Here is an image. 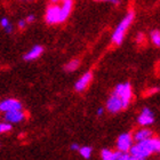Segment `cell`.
Masks as SVG:
<instances>
[{
  "label": "cell",
  "instance_id": "3",
  "mask_svg": "<svg viewBox=\"0 0 160 160\" xmlns=\"http://www.w3.org/2000/svg\"><path fill=\"white\" fill-rule=\"evenodd\" d=\"M113 93L120 97V100L122 102V108L126 109L129 105L130 100H132V87H130V83L129 82L119 83L114 88Z\"/></svg>",
  "mask_w": 160,
  "mask_h": 160
},
{
  "label": "cell",
  "instance_id": "15",
  "mask_svg": "<svg viewBox=\"0 0 160 160\" xmlns=\"http://www.w3.org/2000/svg\"><path fill=\"white\" fill-rule=\"evenodd\" d=\"M92 148L90 147H82V148H79V151H80V154L82 156L83 158H86V159H89L90 156H92Z\"/></svg>",
  "mask_w": 160,
  "mask_h": 160
},
{
  "label": "cell",
  "instance_id": "6",
  "mask_svg": "<svg viewBox=\"0 0 160 160\" xmlns=\"http://www.w3.org/2000/svg\"><path fill=\"white\" fill-rule=\"evenodd\" d=\"M133 144V137L129 133H125L121 134L119 137H118V142H117V149L119 151H123V152H128L129 148L132 147Z\"/></svg>",
  "mask_w": 160,
  "mask_h": 160
},
{
  "label": "cell",
  "instance_id": "2",
  "mask_svg": "<svg viewBox=\"0 0 160 160\" xmlns=\"http://www.w3.org/2000/svg\"><path fill=\"white\" fill-rule=\"evenodd\" d=\"M133 20H134V13L130 12V13H128V15L120 22L119 25L117 27L113 36H112V42L118 45V46L121 45V42H122V40H123V37H125V33H126L127 29L129 28V25L132 24Z\"/></svg>",
  "mask_w": 160,
  "mask_h": 160
},
{
  "label": "cell",
  "instance_id": "14",
  "mask_svg": "<svg viewBox=\"0 0 160 160\" xmlns=\"http://www.w3.org/2000/svg\"><path fill=\"white\" fill-rule=\"evenodd\" d=\"M79 64H80L79 60H72V61H70V62H69L65 67H64V69H65V71H69V72H71V71H74L76 69H78Z\"/></svg>",
  "mask_w": 160,
  "mask_h": 160
},
{
  "label": "cell",
  "instance_id": "13",
  "mask_svg": "<svg viewBox=\"0 0 160 160\" xmlns=\"http://www.w3.org/2000/svg\"><path fill=\"white\" fill-rule=\"evenodd\" d=\"M153 136V133L151 132L150 129H148V128H143V129H140L138 132L135 133L134 135V140L138 142V141H143V140H147V138H150V137Z\"/></svg>",
  "mask_w": 160,
  "mask_h": 160
},
{
  "label": "cell",
  "instance_id": "16",
  "mask_svg": "<svg viewBox=\"0 0 160 160\" xmlns=\"http://www.w3.org/2000/svg\"><path fill=\"white\" fill-rule=\"evenodd\" d=\"M151 39L153 41V43L156 45L157 47L160 46V32L159 30H154L152 31V33H151Z\"/></svg>",
  "mask_w": 160,
  "mask_h": 160
},
{
  "label": "cell",
  "instance_id": "1",
  "mask_svg": "<svg viewBox=\"0 0 160 160\" xmlns=\"http://www.w3.org/2000/svg\"><path fill=\"white\" fill-rule=\"evenodd\" d=\"M130 160H142L150 157L154 152L160 151V140L158 137H150L147 140L138 141L137 144L129 148Z\"/></svg>",
  "mask_w": 160,
  "mask_h": 160
},
{
  "label": "cell",
  "instance_id": "19",
  "mask_svg": "<svg viewBox=\"0 0 160 160\" xmlns=\"http://www.w3.org/2000/svg\"><path fill=\"white\" fill-rule=\"evenodd\" d=\"M95 1H102V2H112L114 5L119 3V0H95Z\"/></svg>",
  "mask_w": 160,
  "mask_h": 160
},
{
  "label": "cell",
  "instance_id": "12",
  "mask_svg": "<svg viewBox=\"0 0 160 160\" xmlns=\"http://www.w3.org/2000/svg\"><path fill=\"white\" fill-rule=\"evenodd\" d=\"M43 52V48L41 46H34L32 49L29 52L28 54H25V56H24V60L25 61H32V60H36L38 57L42 54Z\"/></svg>",
  "mask_w": 160,
  "mask_h": 160
},
{
  "label": "cell",
  "instance_id": "22",
  "mask_svg": "<svg viewBox=\"0 0 160 160\" xmlns=\"http://www.w3.org/2000/svg\"><path fill=\"white\" fill-rule=\"evenodd\" d=\"M25 25H27V22H25L24 20H22V21H20V22H18V28H21V29L25 28Z\"/></svg>",
  "mask_w": 160,
  "mask_h": 160
},
{
  "label": "cell",
  "instance_id": "4",
  "mask_svg": "<svg viewBox=\"0 0 160 160\" xmlns=\"http://www.w3.org/2000/svg\"><path fill=\"white\" fill-rule=\"evenodd\" d=\"M46 22L47 24H50V25L60 23V7L57 5H52L47 8Z\"/></svg>",
  "mask_w": 160,
  "mask_h": 160
},
{
  "label": "cell",
  "instance_id": "11",
  "mask_svg": "<svg viewBox=\"0 0 160 160\" xmlns=\"http://www.w3.org/2000/svg\"><path fill=\"white\" fill-rule=\"evenodd\" d=\"M72 7H73L72 0H65L63 2V6L60 7V23L64 22L69 17L71 10H72Z\"/></svg>",
  "mask_w": 160,
  "mask_h": 160
},
{
  "label": "cell",
  "instance_id": "18",
  "mask_svg": "<svg viewBox=\"0 0 160 160\" xmlns=\"http://www.w3.org/2000/svg\"><path fill=\"white\" fill-rule=\"evenodd\" d=\"M12 129V125L7 122H1L0 123V133H6L8 130Z\"/></svg>",
  "mask_w": 160,
  "mask_h": 160
},
{
  "label": "cell",
  "instance_id": "24",
  "mask_svg": "<svg viewBox=\"0 0 160 160\" xmlns=\"http://www.w3.org/2000/svg\"><path fill=\"white\" fill-rule=\"evenodd\" d=\"M102 113H103V108H100V109L97 110V114H98V116H101Z\"/></svg>",
  "mask_w": 160,
  "mask_h": 160
},
{
  "label": "cell",
  "instance_id": "5",
  "mask_svg": "<svg viewBox=\"0 0 160 160\" xmlns=\"http://www.w3.org/2000/svg\"><path fill=\"white\" fill-rule=\"evenodd\" d=\"M107 109L111 113H117L120 110H122V102H121V100H120V97L118 95H116L113 93L109 97L107 103Z\"/></svg>",
  "mask_w": 160,
  "mask_h": 160
},
{
  "label": "cell",
  "instance_id": "17",
  "mask_svg": "<svg viewBox=\"0 0 160 160\" xmlns=\"http://www.w3.org/2000/svg\"><path fill=\"white\" fill-rule=\"evenodd\" d=\"M101 156H102V159H104V160H111V158H112V151L108 150V149H104V150L102 151Z\"/></svg>",
  "mask_w": 160,
  "mask_h": 160
},
{
  "label": "cell",
  "instance_id": "10",
  "mask_svg": "<svg viewBox=\"0 0 160 160\" xmlns=\"http://www.w3.org/2000/svg\"><path fill=\"white\" fill-rule=\"evenodd\" d=\"M24 118H25V113L22 112V109L21 110L7 111L6 114H5V119L9 122H20Z\"/></svg>",
  "mask_w": 160,
  "mask_h": 160
},
{
  "label": "cell",
  "instance_id": "21",
  "mask_svg": "<svg viewBox=\"0 0 160 160\" xmlns=\"http://www.w3.org/2000/svg\"><path fill=\"white\" fill-rule=\"evenodd\" d=\"M34 21V15H29V16L27 17V20H25V22L27 23H32Z\"/></svg>",
  "mask_w": 160,
  "mask_h": 160
},
{
  "label": "cell",
  "instance_id": "27",
  "mask_svg": "<svg viewBox=\"0 0 160 160\" xmlns=\"http://www.w3.org/2000/svg\"><path fill=\"white\" fill-rule=\"evenodd\" d=\"M63 1H65V0H63Z\"/></svg>",
  "mask_w": 160,
  "mask_h": 160
},
{
  "label": "cell",
  "instance_id": "9",
  "mask_svg": "<svg viewBox=\"0 0 160 160\" xmlns=\"http://www.w3.org/2000/svg\"><path fill=\"white\" fill-rule=\"evenodd\" d=\"M92 78H93V73H92V72H87V73H85L82 77L80 78L77 82H76V85H74V89L77 90V92H83V90L87 88V86L89 85L90 81H92Z\"/></svg>",
  "mask_w": 160,
  "mask_h": 160
},
{
  "label": "cell",
  "instance_id": "7",
  "mask_svg": "<svg viewBox=\"0 0 160 160\" xmlns=\"http://www.w3.org/2000/svg\"><path fill=\"white\" fill-rule=\"evenodd\" d=\"M21 109H22V104L20 103V101L14 100V98H8V100H5L0 103V111H2V112L12 110H21Z\"/></svg>",
  "mask_w": 160,
  "mask_h": 160
},
{
  "label": "cell",
  "instance_id": "20",
  "mask_svg": "<svg viewBox=\"0 0 160 160\" xmlns=\"http://www.w3.org/2000/svg\"><path fill=\"white\" fill-rule=\"evenodd\" d=\"M8 25H9V21L7 20V18H2V20H1V27L7 28Z\"/></svg>",
  "mask_w": 160,
  "mask_h": 160
},
{
  "label": "cell",
  "instance_id": "25",
  "mask_svg": "<svg viewBox=\"0 0 160 160\" xmlns=\"http://www.w3.org/2000/svg\"><path fill=\"white\" fill-rule=\"evenodd\" d=\"M6 31L8 32V33H9V32H12V25H10V24L6 28Z\"/></svg>",
  "mask_w": 160,
  "mask_h": 160
},
{
  "label": "cell",
  "instance_id": "26",
  "mask_svg": "<svg viewBox=\"0 0 160 160\" xmlns=\"http://www.w3.org/2000/svg\"><path fill=\"white\" fill-rule=\"evenodd\" d=\"M52 1H53V2H56V1H58V0H52Z\"/></svg>",
  "mask_w": 160,
  "mask_h": 160
},
{
  "label": "cell",
  "instance_id": "8",
  "mask_svg": "<svg viewBox=\"0 0 160 160\" xmlns=\"http://www.w3.org/2000/svg\"><path fill=\"white\" fill-rule=\"evenodd\" d=\"M153 121H154V117L152 111L150 109H148V108H144L143 110H142V113L140 114V117L137 119V122L140 123L141 126H149Z\"/></svg>",
  "mask_w": 160,
  "mask_h": 160
},
{
  "label": "cell",
  "instance_id": "23",
  "mask_svg": "<svg viewBox=\"0 0 160 160\" xmlns=\"http://www.w3.org/2000/svg\"><path fill=\"white\" fill-rule=\"evenodd\" d=\"M79 145H78L77 143H74V144H72V145H71V149H72V150H79Z\"/></svg>",
  "mask_w": 160,
  "mask_h": 160
}]
</instances>
